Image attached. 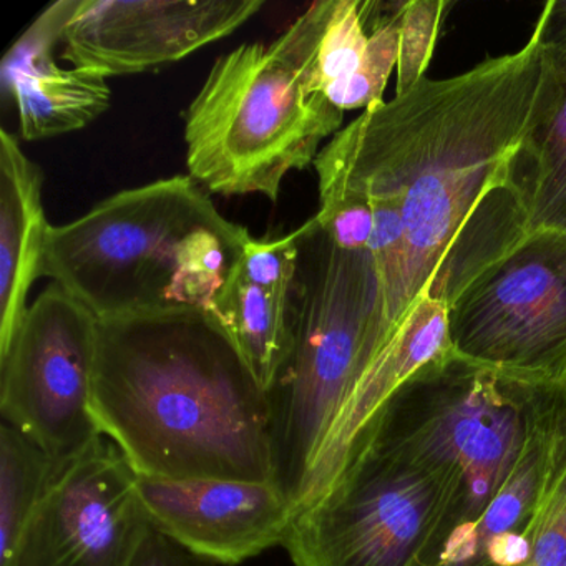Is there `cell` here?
<instances>
[{
    "label": "cell",
    "instance_id": "cell-1",
    "mask_svg": "<svg viewBox=\"0 0 566 566\" xmlns=\"http://www.w3.org/2000/svg\"><path fill=\"white\" fill-rule=\"evenodd\" d=\"M562 98L533 31L516 54L370 105L314 161L319 187L399 203L403 253L386 346L420 297L450 304L528 234L516 164ZM384 346V347H386Z\"/></svg>",
    "mask_w": 566,
    "mask_h": 566
},
{
    "label": "cell",
    "instance_id": "cell-2",
    "mask_svg": "<svg viewBox=\"0 0 566 566\" xmlns=\"http://www.w3.org/2000/svg\"><path fill=\"white\" fill-rule=\"evenodd\" d=\"M92 412L137 475L274 483L268 394L207 314L98 321Z\"/></svg>",
    "mask_w": 566,
    "mask_h": 566
},
{
    "label": "cell",
    "instance_id": "cell-3",
    "mask_svg": "<svg viewBox=\"0 0 566 566\" xmlns=\"http://www.w3.org/2000/svg\"><path fill=\"white\" fill-rule=\"evenodd\" d=\"M251 238L190 175H178L112 195L52 227L42 276L102 323L180 313L220 323Z\"/></svg>",
    "mask_w": 566,
    "mask_h": 566
},
{
    "label": "cell",
    "instance_id": "cell-4",
    "mask_svg": "<svg viewBox=\"0 0 566 566\" xmlns=\"http://www.w3.org/2000/svg\"><path fill=\"white\" fill-rule=\"evenodd\" d=\"M316 8L271 44L240 45L211 67L185 117L188 175L208 193L276 203L284 178L314 165L321 144L343 130L344 112L307 77Z\"/></svg>",
    "mask_w": 566,
    "mask_h": 566
},
{
    "label": "cell",
    "instance_id": "cell-5",
    "mask_svg": "<svg viewBox=\"0 0 566 566\" xmlns=\"http://www.w3.org/2000/svg\"><path fill=\"white\" fill-rule=\"evenodd\" d=\"M291 334L290 356L268 400L274 483L297 509L331 426L386 346L373 254L340 250L316 217L301 238Z\"/></svg>",
    "mask_w": 566,
    "mask_h": 566
},
{
    "label": "cell",
    "instance_id": "cell-6",
    "mask_svg": "<svg viewBox=\"0 0 566 566\" xmlns=\"http://www.w3.org/2000/svg\"><path fill=\"white\" fill-rule=\"evenodd\" d=\"M555 389L510 379L450 349L380 407L369 423L457 480L416 566L436 565L482 515L518 463L533 420Z\"/></svg>",
    "mask_w": 566,
    "mask_h": 566
},
{
    "label": "cell",
    "instance_id": "cell-7",
    "mask_svg": "<svg viewBox=\"0 0 566 566\" xmlns=\"http://www.w3.org/2000/svg\"><path fill=\"white\" fill-rule=\"evenodd\" d=\"M457 480L369 423L336 475L294 512V566H416Z\"/></svg>",
    "mask_w": 566,
    "mask_h": 566
},
{
    "label": "cell",
    "instance_id": "cell-8",
    "mask_svg": "<svg viewBox=\"0 0 566 566\" xmlns=\"http://www.w3.org/2000/svg\"><path fill=\"white\" fill-rule=\"evenodd\" d=\"M457 356L510 379L566 387V233L539 228L449 306Z\"/></svg>",
    "mask_w": 566,
    "mask_h": 566
},
{
    "label": "cell",
    "instance_id": "cell-9",
    "mask_svg": "<svg viewBox=\"0 0 566 566\" xmlns=\"http://www.w3.org/2000/svg\"><path fill=\"white\" fill-rule=\"evenodd\" d=\"M97 327L84 304L52 283L0 349L2 420L59 465L102 437L92 412Z\"/></svg>",
    "mask_w": 566,
    "mask_h": 566
},
{
    "label": "cell",
    "instance_id": "cell-10",
    "mask_svg": "<svg viewBox=\"0 0 566 566\" xmlns=\"http://www.w3.org/2000/svg\"><path fill=\"white\" fill-rule=\"evenodd\" d=\"M137 472L107 437L59 465L8 566H128L150 532Z\"/></svg>",
    "mask_w": 566,
    "mask_h": 566
},
{
    "label": "cell",
    "instance_id": "cell-11",
    "mask_svg": "<svg viewBox=\"0 0 566 566\" xmlns=\"http://www.w3.org/2000/svg\"><path fill=\"white\" fill-rule=\"evenodd\" d=\"M263 0H74L61 59L102 75L157 71L237 32Z\"/></svg>",
    "mask_w": 566,
    "mask_h": 566
},
{
    "label": "cell",
    "instance_id": "cell-12",
    "mask_svg": "<svg viewBox=\"0 0 566 566\" xmlns=\"http://www.w3.org/2000/svg\"><path fill=\"white\" fill-rule=\"evenodd\" d=\"M151 526L217 565L283 546L296 506L273 482L137 476Z\"/></svg>",
    "mask_w": 566,
    "mask_h": 566
},
{
    "label": "cell",
    "instance_id": "cell-13",
    "mask_svg": "<svg viewBox=\"0 0 566 566\" xmlns=\"http://www.w3.org/2000/svg\"><path fill=\"white\" fill-rule=\"evenodd\" d=\"M74 0H57L19 35L0 64V92L18 108L24 140L72 134L108 111L107 78L81 69H61L54 49Z\"/></svg>",
    "mask_w": 566,
    "mask_h": 566
},
{
    "label": "cell",
    "instance_id": "cell-14",
    "mask_svg": "<svg viewBox=\"0 0 566 566\" xmlns=\"http://www.w3.org/2000/svg\"><path fill=\"white\" fill-rule=\"evenodd\" d=\"M566 449V387L539 407L525 449L502 489L433 566H523L546 492Z\"/></svg>",
    "mask_w": 566,
    "mask_h": 566
},
{
    "label": "cell",
    "instance_id": "cell-15",
    "mask_svg": "<svg viewBox=\"0 0 566 566\" xmlns=\"http://www.w3.org/2000/svg\"><path fill=\"white\" fill-rule=\"evenodd\" d=\"M304 231L306 223L284 237L251 238L221 303L220 324L266 394L290 356L291 294Z\"/></svg>",
    "mask_w": 566,
    "mask_h": 566
},
{
    "label": "cell",
    "instance_id": "cell-16",
    "mask_svg": "<svg viewBox=\"0 0 566 566\" xmlns=\"http://www.w3.org/2000/svg\"><path fill=\"white\" fill-rule=\"evenodd\" d=\"M450 349L449 306L432 297H420L337 413L311 469L301 505L336 475L354 440L387 399L420 367Z\"/></svg>",
    "mask_w": 566,
    "mask_h": 566
},
{
    "label": "cell",
    "instance_id": "cell-17",
    "mask_svg": "<svg viewBox=\"0 0 566 566\" xmlns=\"http://www.w3.org/2000/svg\"><path fill=\"white\" fill-rule=\"evenodd\" d=\"M52 224L42 201V171L0 130V349L11 343L25 311Z\"/></svg>",
    "mask_w": 566,
    "mask_h": 566
},
{
    "label": "cell",
    "instance_id": "cell-18",
    "mask_svg": "<svg viewBox=\"0 0 566 566\" xmlns=\"http://www.w3.org/2000/svg\"><path fill=\"white\" fill-rule=\"evenodd\" d=\"M41 447L2 420L0 426V566H8L19 539L57 473Z\"/></svg>",
    "mask_w": 566,
    "mask_h": 566
},
{
    "label": "cell",
    "instance_id": "cell-19",
    "mask_svg": "<svg viewBox=\"0 0 566 566\" xmlns=\"http://www.w3.org/2000/svg\"><path fill=\"white\" fill-rule=\"evenodd\" d=\"M369 38L364 2L327 0L323 24L307 54L311 91L323 95L336 107L340 95L366 62Z\"/></svg>",
    "mask_w": 566,
    "mask_h": 566
},
{
    "label": "cell",
    "instance_id": "cell-20",
    "mask_svg": "<svg viewBox=\"0 0 566 566\" xmlns=\"http://www.w3.org/2000/svg\"><path fill=\"white\" fill-rule=\"evenodd\" d=\"M559 82L562 98L558 105L536 128L516 164V177L525 168L520 185L528 208L543 200L566 177V81Z\"/></svg>",
    "mask_w": 566,
    "mask_h": 566
},
{
    "label": "cell",
    "instance_id": "cell-21",
    "mask_svg": "<svg viewBox=\"0 0 566 566\" xmlns=\"http://www.w3.org/2000/svg\"><path fill=\"white\" fill-rule=\"evenodd\" d=\"M446 0H409L400 18L399 62H397L396 95L419 84L429 67L439 35Z\"/></svg>",
    "mask_w": 566,
    "mask_h": 566
},
{
    "label": "cell",
    "instance_id": "cell-22",
    "mask_svg": "<svg viewBox=\"0 0 566 566\" xmlns=\"http://www.w3.org/2000/svg\"><path fill=\"white\" fill-rule=\"evenodd\" d=\"M321 208L316 220L340 250L364 251L374 231V211L360 195L339 188L319 187Z\"/></svg>",
    "mask_w": 566,
    "mask_h": 566
},
{
    "label": "cell",
    "instance_id": "cell-23",
    "mask_svg": "<svg viewBox=\"0 0 566 566\" xmlns=\"http://www.w3.org/2000/svg\"><path fill=\"white\" fill-rule=\"evenodd\" d=\"M523 566H566V449L543 500Z\"/></svg>",
    "mask_w": 566,
    "mask_h": 566
},
{
    "label": "cell",
    "instance_id": "cell-24",
    "mask_svg": "<svg viewBox=\"0 0 566 566\" xmlns=\"http://www.w3.org/2000/svg\"><path fill=\"white\" fill-rule=\"evenodd\" d=\"M128 566H218L188 552L158 530L151 528L138 546Z\"/></svg>",
    "mask_w": 566,
    "mask_h": 566
},
{
    "label": "cell",
    "instance_id": "cell-25",
    "mask_svg": "<svg viewBox=\"0 0 566 566\" xmlns=\"http://www.w3.org/2000/svg\"><path fill=\"white\" fill-rule=\"evenodd\" d=\"M535 31L559 81H566V0H552L543 9Z\"/></svg>",
    "mask_w": 566,
    "mask_h": 566
},
{
    "label": "cell",
    "instance_id": "cell-26",
    "mask_svg": "<svg viewBox=\"0 0 566 566\" xmlns=\"http://www.w3.org/2000/svg\"><path fill=\"white\" fill-rule=\"evenodd\" d=\"M555 228L566 233V177L538 203L528 208V233Z\"/></svg>",
    "mask_w": 566,
    "mask_h": 566
}]
</instances>
